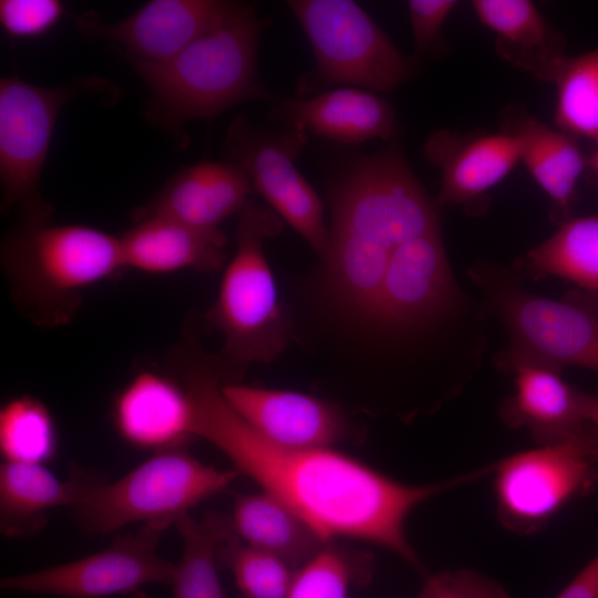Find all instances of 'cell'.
Returning <instances> with one entry per match:
<instances>
[{"mask_svg":"<svg viewBox=\"0 0 598 598\" xmlns=\"http://www.w3.org/2000/svg\"><path fill=\"white\" fill-rule=\"evenodd\" d=\"M193 409V435L216 446L261 491L272 494L324 539H357L391 551L423 576L429 573L411 545V513L433 497L489 475L486 465L430 484L395 481L332 447L277 445L250 427L225 401L221 377L197 344L171 358Z\"/></svg>","mask_w":598,"mask_h":598,"instance_id":"obj_1","label":"cell"},{"mask_svg":"<svg viewBox=\"0 0 598 598\" xmlns=\"http://www.w3.org/2000/svg\"><path fill=\"white\" fill-rule=\"evenodd\" d=\"M329 246L323 257L338 300L371 321L395 249L441 225L440 207L391 144L348 165L330 188Z\"/></svg>","mask_w":598,"mask_h":598,"instance_id":"obj_2","label":"cell"},{"mask_svg":"<svg viewBox=\"0 0 598 598\" xmlns=\"http://www.w3.org/2000/svg\"><path fill=\"white\" fill-rule=\"evenodd\" d=\"M0 258L16 308L45 329L70 323L87 290L125 269L120 237L52 218L18 219Z\"/></svg>","mask_w":598,"mask_h":598,"instance_id":"obj_3","label":"cell"},{"mask_svg":"<svg viewBox=\"0 0 598 598\" xmlns=\"http://www.w3.org/2000/svg\"><path fill=\"white\" fill-rule=\"evenodd\" d=\"M261 32L254 8L166 61L126 59L152 93V121L173 134L189 121L212 120L241 102H275L257 72Z\"/></svg>","mask_w":598,"mask_h":598,"instance_id":"obj_4","label":"cell"},{"mask_svg":"<svg viewBox=\"0 0 598 598\" xmlns=\"http://www.w3.org/2000/svg\"><path fill=\"white\" fill-rule=\"evenodd\" d=\"M468 275L483 293L487 315L509 337L499 368L528 360L598 372V293L575 289L558 300L545 298L524 288L515 272L489 262H477Z\"/></svg>","mask_w":598,"mask_h":598,"instance_id":"obj_5","label":"cell"},{"mask_svg":"<svg viewBox=\"0 0 598 598\" xmlns=\"http://www.w3.org/2000/svg\"><path fill=\"white\" fill-rule=\"evenodd\" d=\"M281 229L282 218L250 198L238 213L236 251L205 315L223 334L221 353L227 360L270 362L288 343V319L264 252L265 240Z\"/></svg>","mask_w":598,"mask_h":598,"instance_id":"obj_6","label":"cell"},{"mask_svg":"<svg viewBox=\"0 0 598 598\" xmlns=\"http://www.w3.org/2000/svg\"><path fill=\"white\" fill-rule=\"evenodd\" d=\"M236 476L200 462L185 446L163 450L117 481L99 477L72 511L84 533L99 536L134 523L174 525Z\"/></svg>","mask_w":598,"mask_h":598,"instance_id":"obj_7","label":"cell"},{"mask_svg":"<svg viewBox=\"0 0 598 598\" xmlns=\"http://www.w3.org/2000/svg\"><path fill=\"white\" fill-rule=\"evenodd\" d=\"M287 6L316 60L303 91L343 86L391 93L415 74L419 60L404 55L354 1L290 0Z\"/></svg>","mask_w":598,"mask_h":598,"instance_id":"obj_8","label":"cell"},{"mask_svg":"<svg viewBox=\"0 0 598 598\" xmlns=\"http://www.w3.org/2000/svg\"><path fill=\"white\" fill-rule=\"evenodd\" d=\"M493 464L499 524L518 535L539 533L569 504L598 489V427L587 422L566 439Z\"/></svg>","mask_w":598,"mask_h":598,"instance_id":"obj_9","label":"cell"},{"mask_svg":"<svg viewBox=\"0 0 598 598\" xmlns=\"http://www.w3.org/2000/svg\"><path fill=\"white\" fill-rule=\"evenodd\" d=\"M87 93L118 95L97 78H78L66 85L43 87L17 76L0 80L1 209L18 219H49L53 208L40 192L42 169L62 107Z\"/></svg>","mask_w":598,"mask_h":598,"instance_id":"obj_10","label":"cell"},{"mask_svg":"<svg viewBox=\"0 0 598 598\" xmlns=\"http://www.w3.org/2000/svg\"><path fill=\"white\" fill-rule=\"evenodd\" d=\"M486 310L455 280L437 225L401 244L383 278L371 322L390 333L432 328L483 336Z\"/></svg>","mask_w":598,"mask_h":598,"instance_id":"obj_11","label":"cell"},{"mask_svg":"<svg viewBox=\"0 0 598 598\" xmlns=\"http://www.w3.org/2000/svg\"><path fill=\"white\" fill-rule=\"evenodd\" d=\"M308 134L283 128L269 130L239 115L230 123L224 142L227 161L239 165L255 188L321 257L329 246L323 206L302 177L296 161Z\"/></svg>","mask_w":598,"mask_h":598,"instance_id":"obj_12","label":"cell"},{"mask_svg":"<svg viewBox=\"0 0 598 598\" xmlns=\"http://www.w3.org/2000/svg\"><path fill=\"white\" fill-rule=\"evenodd\" d=\"M168 523L141 525L135 533L117 536L95 554L37 571L3 577V591L68 598H101L133 595L150 584L171 586L176 564L158 553Z\"/></svg>","mask_w":598,"mask_h":598,"instance_id":"obj_13","label":"cell"},{"mask_svg":"<svg viewBox=\"0 0 598 598\" xmlns=\"http://www.w3.org/2000/svg\"><path fill=\"white\" fill-rule=\"evenodd\" d=\"M254 8L225 0H152L121 21L81 18L78 28L86 38L120 47L125 59L162 62Z\"/></svg>","mask_w":598,"mask_h":598,"instance_id":"obj_14","label":"cell"},{"mask_svg":"<svg viewBox=\"0 0 598 598\" xmlns=\"http://www.w3.org/2000/svg\"><path fill=\"white\" fill-rule=\"evenodd\" d=\"M221 394L250 427L280 446L332 447L351 434L337 405L309 394L226 382Z\"/></svg>","mask_w":598,"mask_h":598,"instance_id":"obj_15","label":"cell"},{"mask_svg":"<svg viewBox=\"0 0 598 598\" xmlns=\"http://www.w3.org/2000/svg\"><path fill=\"white\" fill-rule=\"evenodd\" d=\"M423 154L442 175L436 205L478 209L487 193L519 162L520 145L516 135L505 130L470 134L439 130L425 140Z\"/></svg>","mask_w":598,"mask_h":598,"instance_id":"obj_16","label":"cell"},{"mask_svg":"<svg viewBox=\"0 0 598 598\" xmlns=\"http://www.w3.org/2000/svg\"><path fill=\"white\" fill-rule=\"evenodd\" d=\"M252 185L236 163L204 161L177 172L143 207L135 219L161 217L203 230L219 225L247 203Z\"/></svg>","mask_w":598,"mask_h":598,"instance_id":"obj_17","label":"cell"},{"mask_svg":"<svg viewBox=\"0 0 598 598\" xmlns=\"http://www.w3.org/2000/svg\"><path fill=\"white\" fill-rule=\"evenodd\" d=\"M112 420L128 444L155 452L185 446L193 439V409L175 375L138 372L115 396Z\"/></svg>","mask_w":598,"mask_h":598,"instance_id":"obj_18","label":"cell"},{"mask_svg":"<svg viewBox=\"0 0 598 598\" xmlns=\"http://www.w3.org/2000/svg\"><path fill=\"white\" fill-rule=\"evenodd\" d=\"M274 114L285 128L347 144L388 141L398 128L393 106L380 94L358 87L275 101Z\"/></svg>","mask_w":598,"mask_h":598,"instance_id":"obj_19","label":"cell"},{"mask_svg":"<svg viewBox=\"0 0 598 598\" xmlns=\"http://www.w3.org/2000/svg\"><path fill=\"white\" fill-rule=\"evenodd\" d=\"M501 369L515 375V392L504 400L499 415L506 425L526 430L537 445L566 439L587 423L578 390L563 380L560 370L528 360Z\"/></svg>","mask_w":598,"mask_h":598,"instance_id":"obj_20","label":"cell"},{"mask_svg":"<svg viewBox=\"0 0 598 598\" xmlns=\"http://www.w3.org/2000/svg\"><path fill=\"white\" fill-rule=\"evenodd\" d=\"M124 267L152 275L186 269L212 272L221 268L226 237L161 217L136 220L120 236Z\"/></svg>","mask_w":598,"mask_h":598,"instance_id":"obj_21","label":"cell"},{"mask_svg":"<svg viewBox=\"0 0 598 598\" xmlns=\"http://www.w3.org/2000/svg\"><path fill=\"white\" fill-rule=\"evenodd\" d=\"M480 22L495 35L496 53L512 66L551 83L567 56L566 38L528 0H474Z\"/></svg>","mask_w":598,"mask_h":598,"instance_id":"obj_22","label":"cell"},{"mask_svg":"<svg viewBox=\"0 0 598 598\" xmlns=\"http://www.w3.org/2000/svg\"><path fill=\"white\" fill-rule=\"evenodd\" d=\"M99 478L80 468L65 481L44 464L3 462L0 467V530L7 537L39 533L47 513L61 506L71 508Z\"/></svg>","mask_w":598,"mask_h":598,"instance_id":"obj_23","label":"cell"},{"mask_svg":"<svg viewBox=\"0 0 598 598\" xmlns=\"http://www.w3.org/2000/svg\"><path fill=\"white\" fill-rule=\"evenodd\" d=\"M230 522L244 543L280 558L295 569L330 542L285 502L265 491L237 496Z\"/></svg>","mask_w":598,"mask_h":598,"instance_id":"obj_24","label":"cell"},{"mask_svg":"<svg viewBox=\"0 0 598 598\" xmlns=\"http://www.w3.org/2000/svg\"><path fill=\"white\" fill-rule=\"evenodd\" d=\"M516 135L520 159L528 173L550 198L556 219H568L578 182L588 166L575 137L545 125L536 117L519 114L505 128ZM560 223V224H561Z\"/></svg>","mask_w":598,"mask_h":598,"instance_id":"obj_25","label":"cell"},{"mask_svg":"<svg viewBox=\"0 0 598 598\" xmlns=\"http://www.w3.org/2000/svg\"><path fill=\"white\" fill-rule=\"evenodd\" d=\"M522 261L534 280L556 276L576 289L598 293V215L568 218Z\"/></svg>","mask_w":598,"mask_h":598,"instance_id":"obj_26","label":"cell"},{"mask_svg":"<svg viewBox=\"0 0 598 598\" xmlns=\"http://www.w3.org/2000/svg\"><path fill=\"white\" fill-rule=\"evenodd\" d=\"M174 525L183 542L171 584L174 598H226L218 575V548L233 529L230 516L207 512L197 519L185 514Z\"/></svg>","mask_w":598,"mask_h":598,"instance_id":"obj_27","label":"cell"},{"mask_svg":"<svg viewBox=\"0 0 598 598\" xmlns=\"http://www.w3.org/2000/svg\"><path fill=\"white\" fill-rule=\"evenodd\" d=\"M374 568L368 551L330 540L296 569L287 598H350L371 581Z\"/></svg>","mask_w":598,"mask_h":598,"instance_id":"obj_28","label":"cell"},{"mask_svg":"<svg viewBox=\"0 0 598 598\" xmlns=\"http://www.w3.org/2000/svg\"><path fill=\"white\" fill-rule=\"evenodd\" d=\"M59 448L49 408L32 395L14 396L0 410V451L6 462L44 464Z\"/></svg>","mask_w":598,"mask_h":598,"instance_id":"obj_29","label":"cell"},{"mask_svg":"<svg viewBox=\"0 0 598 598\" xmlns=\"http://www.w3.org/2000/svg\"><path fill=\"white\" fill-rule=\"evenodd\" d=\"M557 130L591 141L598 138V48L566 56L553 82Z\"/></svg>","mask_w":598,"mask_h":598,"instance_id":"obj_30","label":"cell"},{"mask_svg":"<svg viewBox=\"0 0 598 598\" xmlns=\"http://www.w3.org/2000/svg\"><path fill=\"white\" fill-rule=\"evenodd\" d=\"M220 568L229 570L239 598H287L296 569L244 543L231 529L218 548Z\"/></svg>","mask_w":598,"mask_h":598,"instance_id":"obj_31","label":"cell"},{"mask_svg":"<svg viewBox=\"0 0 598 598\" xmlns=\"http://www.w3.org/2000/svg\"><path fill=\"white\" fill-rule=\"evenodd\" d=\"M59 0H1L0 24L14 39H32L50 32L64 17Z\"/></svg>","mask_w":598,"mask_h":598,"instance_id":"obj_32","label":"cell"},{"mask_svg":"<svg viewBox=\"0 0 598 598\" xmlns=\"http://www.w3.org/2000/svg\"><path fill=\"white\" fill-rule=\"evenodd\" d=\"M416 598H512L494 578L471 568L447 569L424 576Z\"/></svg>","mask_w":598,"mask_h":598,"instance_id":"obj_33","label":"cell"},{"mask_svg":"<svg viewBox=\"0 0 598 598\" xmlns=\"http://www.w3.org/2000/svg\"><path fill=\"white\" fill-rule=\"evenodd\" d=\"M454 0H410L409 12L414 38V58L433 52L442 38V27L457 6Z\"/></svg>","mask_w":598,"mask_h":598,"instance_id":"obj_34","label":"cell"},{"mask_svg":"<svg viewBox=\"0 0 598 598\" xmlns=\"http://www.w3.org/2000/svg\"><path fill=\"white\" fill-rule=\"evenodd\" d=\"M555 598H598V554L573 577Z\"/></svg>","mask_w":598,"mask_h":598,"instance_id":"obj_35","label":"cell"},{"mask_svg":"<svg viewBox=\"0 0 598 598\" xmlns=\"http://www.w3.org/2000/svg\"><path fill=\"white\" fill-rule=\"evenodd\" d=\"M578 401L582 419L598 427V395L578 390Z\"/></svg>","mask_w":598,"mask_h":598,"instance_id":"obj_36","label":"cell"},{"mask_svg":"<svg viewBox=\"0 0 598 598\" xmlns=\"http://www.w3.org/2000/svg\"><path fill=\"white\" fill-rule=\"evenodd\" d=\"M595 143H596L595 150L592 154L590 155V157H588V166L594 172L595 176L598 179V138L595 141Z\"/></svg>","mask_w":598,"mask_h":598,"instance_id":"obj_37","label":"cell"},{"mask_svg":"<svg viewBox=\"0 0 598 598\" xmlns=\"http://www.w3.org/2000/svg\"><path fill=\"white\" fill-rule=\"evenodd\" d=\"M130 598H148L145 591L140 590L133 595L130 596Z\"/></svg>","mask_w":598,"mask_h":598,"instance_id":"obj_38","label":"cell"}]
</instances>
